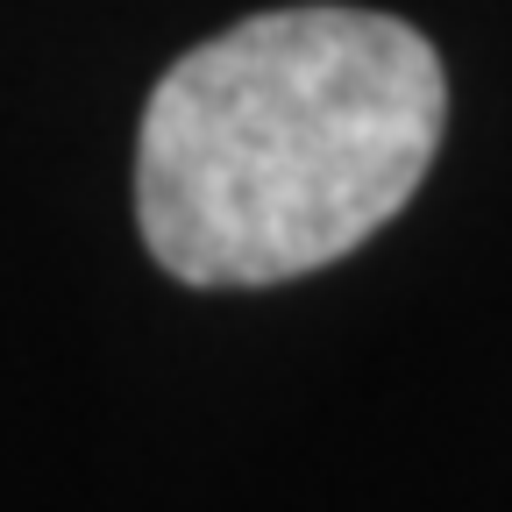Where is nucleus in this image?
I'll list each match as a JSON object with an SVG mask.
<instances>
[{"label": "nucleus", "instance_id": "nucleus-1", "mask_svg": "<svg viewBox=\"0 0 512 512\" xmlns=\"http://www.w3.org/2000/svg\"><path fill=\"white\" fill-rule=\"evenodd\" d=\"M448 128L441 50L377 8H271L185 50L136 128V228L200 292H264L392 228Z\"/></svg>", "mask_w": 512, "mask_h": 512}]
</instances>
